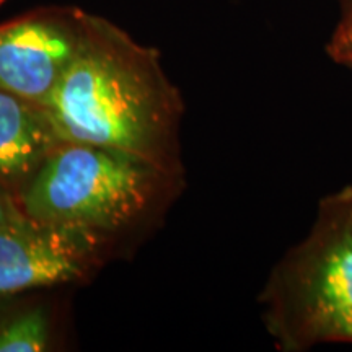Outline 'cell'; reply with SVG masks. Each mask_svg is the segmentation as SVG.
Here are the masks:
<instances>
[{"mask_svg": "<svg viewBox=\"0 0 352 352\" xmlns=\"http://www.w3.org/2000/svg\"><path fill=\"white\" fill-rule=\"evenodd\" d=\"M88 13L77 7H41L0 25V90L44 104L78 50Z\"/></svg>", "mask_w": 352, "mask_h": 352, "instance_id": "277c9868", "label": "cell"}, {"mask_svg": "<svg viewBox=\"0 0 352 352\" xmlns=\"http://www.w3.org/2000/svg\"><path fill=\"white\" fill-rule=\"evenodd\" d=\"M46 290L0 296V352L63 349L59 308Z\"/></svg>", "mask_w": 352, "mask_h": 352, "instance_id": "52a82bcc", "label": "cell"}, {"mask_svg": "<svg viewBox=\"0 0 352 352\" xmlns=\"http://www.w3.org/2000/svg\"><path fill=\"white\" fill-rule=\"evenodd\" d=\"M183 188L184 175L131 153L63 140L19 202L30 219L69 233L107 264L151 236Z\"/></svg>", "mask_w": 352, "mask_h": 352, "instance_id": "7a4b0ae2", "label": "cell"}, {"mask_svg": "<svg viewBox=\"0 0 352 352\" xmlns=\"http://www.w3.org/2000/svg\"><path fill=\"white\" fill-rule=\"evenodd\" d=\"M259 300L283 351L352 342V220L336 195L321 202L314 228L272 270Z\"/></svg>", "mask_w": 352, "mask_h": 352, "instance_id": "3957f363", "label": "cell"}, {"mask_svg": "<svg viewBox=\"0 0 352 352\" xmlns=\"http://www.w3.org/2000/svg\"><path fill=\"white\" fill-rule=\"evenodd\" d=\"M338 63H341V64H346V65H351V67H352V51H349V52H347V54L342 56L341 59L338 60Z\"/></svg>", "mask_w": 352, "mask_h": 352, "instance_id": "8fae6325", "label": "cell"}, {"mask_svg": "<svg viewBox=\"0 0 352 352\" xmlns=\"http://www.w3.org/2000/svg\"><path fill=\"white\" fill-rule=\"evenodd\" d=\"M63 139L44 104L0 90V183L19 197Z\"/></svg>", "mask_w": 352, "mask_h": 352, "instance_id": "8992f818", "label": "cell"}, {"mask_svg": "<svg viewBox=\"0 0 352 352\" xmlns=\"http://www.w3.org/2000/svg\"><path fill=\"white\" fill-rule=\"evenodd\" d=\"M3 2H6V0H0V6H2V3H3Z\"/></svg>", "mask_w": 352, "mask_h": 352, "instance_id": "7c38bea8", "label": "cell"}, {"mask_svg": "<svg viewBox=\"0 0 352 352\" xmlns=\"http://www.w3.org/2000/svg\"><path fill=\"white\" fill-rule=\"evenodd\" d=\"M352 51V0L342 20L338 25L331 41L328 44V52L334 60H340L342 56Z\"/></svg>", "mask_w": 352, "mask_h": 352, "instance_id": "ba28073f", "label": "cell"}, {"mask_svg": "<svg viewBox=\"0 0 352 352\" xmlns=\"http://www.w3.org/2000/svg\"><path fill=\"white\" fill-rule=\"evenodd\" d=\"M25 217L26 215L21 210L19 197L13 195L6 184L0 183V228L12 226Z\"/></svg>", "mask_w": 352, "mask_h": 352, "instance_id": "9c48e42d", "label": "cell"}, {"mask_svg": "<svg viewBox=\"0 0 352 352\" xmlns=\"http://www.w3.org/2000/svg\"><path fill=\"white\" fill-rule=\"evenodd\" d=\"M63 140L114 148L184 175L179 90L160 54L88 13L76 59L46 104Z\"/></svg>", "mask_w": 352, "mask_h": 352, "instance_id": "6da1fadb", "label": "cell"}, {"mask_svg": "<svg viewBox=\"0 0 352 352\" xmlns=\"http://www.w3.org/2000/svg\"><path fill=\"white\" fill-rule=\"evenodd\" d=\"M103 266L77 239L28 215L0 228V296L87 283Z\"/></svg>", "mask_w": 352, "mask_h": 352, "instance_id": "5b68a950", "label": "cell"}, {"mask_svg": "<svg viewBox=\"0 0 352 352\" xmlns=\"http://www.w3.org/2000/svg\"><path fill=\"white\" fill-rule=\"evenodd\" d=\"M336 196L340 197V201L342 202V206H344L347 214H349V217L352 220V186L341 189L340 192H336Z\"/></svg>", "mask_w": 352, "mask_h": 352, "instance_id": "30bf717a", "label": "cell"}]
</instances>
